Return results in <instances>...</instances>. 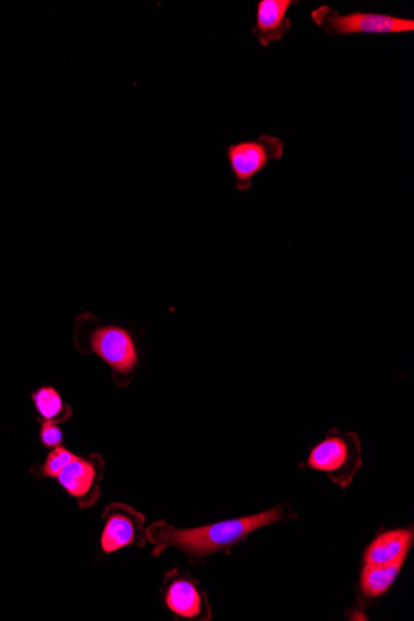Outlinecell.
I'll list each match as a JSON object with an SVG mask.
<instances>
[{
	"instance_id": "6da1fadb",
	"label": "cell",
	"mask_w": 414,
	"mask_h": 621,
	"mask_svg": "<svg viewBox=\"0 0 414 621\" xmlns=\"http://www.w3.org/2000/svg\"><path fill=\"white\" fill-rule=\"evenodd\" d=\"M297 519L288 502L251 516L226 520L218 524L196 529H175L165 521H157L146 529V540L155 546L153 556L157 557L167 548L183 552L194 566L204 564L206 557L218 552L230 554L254 531Z\"/></svg>"
},
{
	"instance_id": "7a4b0ae2",
	"label": "cell",
	"mask_w": 414,
	"mask_h": 621,
	"mask_svg": "<svg viewBox=\"0 0 414 621\" xmlns=\"http://www.w3.org/2000/svg\"><path fill=\"white\" fill-rule=\"evenodd\" d=\"M362 467L361 442L357 433L330 428L325 438L313 447L301 470L325 472L329 480L342 489L351 486Z\"/></svg>"
},
{
	"instance_id": "3957f363",
	"label": "cell",
	"mask_w": 414,
	"mask_h": 621,
	"mask_svg": "<svg viewBox=\"0 0 414 621\" xmlns=\"http://www.w3.org/2000/svg\"><path fill=\"white\" fill-rule=\"evenodd\" d=\"M310 17L313 22L320 26L328 35H384L414 32L413 19L388 14L367 12L341 14L328 6H322L314 9Z\"/></svg>"
},
{
	"instance_id": "277c9868",
	"label": "cell",
	"mask_w": 414,
	"mask_h": 621,
	"mask_svg": "<svg viewBox=\"0 0 414 621\" xmlns=\"http://www.w3.org/2000/svg\"><path fill=\"white\" fill-rule=\"evenodd\" d=\"M284 143L279 137L262 134L254 140L229 145L226 151L235 185L240 192L251 189L254 177L268 170L274 161H281Z\"/></svg>"
},
{
	"instance_id": "5b68a950",
	"label": "cell",
	"mask_w": 414,
	"mask_h": 621,
	"mask_svg": "<svg viewBox=\"0 0 414 621\" xmlns=\"http://www.w3.org/2000/svg\"><path fill=\"white\" fill-rule=\"evenodd\" d=\"M162 596L165 606L176 618L207 621L213 617L209 598L199 581L184 570L167 571Z\"/></svg>"
},
{
	"instance_id": "8992f818",
	"label": "cell",
	"mask_w": 414,
	"mask_h": 621,
	"mask_svg": "<svg viewBox=\"0 0 414 621\" xmlns=\"http://www.w3.org/2000/svg\"><path fill=\"white\" fill-rule=\"evenodd\" d=\"M105 530L101 546L105 554L126 547H142L146 542L145 518L141 512L123 504H112L105 511Z\"/></svg>"
},
{
	"instance_id": "52a82bcc",
	"label": "cell",
	"mask_w": 414,
	"mask_h": 621,
	"mask_svg": "<svg viewBox=\"0 0 414 621\" xmlns=\"http://www.w3.org/2000/svg\"><path fill=\"white\" fill-rule=\"evenodd\" d=\"M91 348L98 358L118 373L130 374L140 364V351L130 331L120 327L97 329L91 337Z\"/></svg>"
},
{
	"instance_id": "ba28073f",
	"label": "cell",
	"mask_w": 414,
	"mask_h": 621,
	"mask_svg": "<svg viewBox=\"0 0 414 621\" xmlns=\"http://www.w3.org/2000/svg\"><path fill=\"white\" fill-rule=\"evenodd\" d=\"M102 460L75 458L57 477L61 486L78 500L81 508L95 504L101 494L100 481L102 478Z\"/></svg>"
},
{
	"instance_id": "9c48e42d",
	"label": "cell",
	"mask_w": 414,
	"mask_h": 621,
	"mask_svg": "<svg viewBox=\"0 0 414 621\" xmlns=\"http://www.w3.org/2000/svg\"><path fill=\"white\" fill-rule=\"evenodd\" d=\"M299 2L295 0H261L258 3V15L252 26V33L259 39L263 47L270 46L282 39L292 29V21L288 17L290 9Z\"/></svg>"
},
{
	"instance_id": "30bf717a",
	"label": "cell",
	"mask_w": 414,
	"mask_h": 621,
	"mask_svg": "<svg viewBox=\"0 0 414 621\" xmlns=\"http://www.w3.org/2000/svg\"><path fill=\"white\" fill-rule=\"evenodd\" d=\"M413 540V527L380 532L364 551L363 565L388 566L400 559H406Z\"/></svg>"
},
{
	"instance_id": "8fae6325",
	"label": "cell",
	"mask_w": 414,
	"mask_h": 621,
	"mask_svg": "<svg viewBox=\"0 0 414 621\" xmlns=\"http://www.w3.org/2000/svg\"><path fill=\"white\" fill-rule=\"evenodd\" d=\"M406 559H400L388 566L364 565L360 577V591L364 600L382 598L396 581Z\"/></svg>"
},
{
	"instance_id": "7c38bea8",
	"label": "cell",
	"mask_w": 414,
	"mask_h": 621,
	"mask_svg": "<svg viewBox=\"0 0 414 621\" xmlns=\"http://www.w3.org/2000/svg\"><path fill=\"white\" fill-rule=\"evenodd\" d=\"M34 406L46 421L56 423L72 417V408L64 403L61 394L53 388H42L32 394Z\"/></svg>"
},
{
	"instance_id": "4fadbf2b",
	"label": "cell",
	"mask_w": 414,
	"mask_h": 621,
	"mask_svg": "<svg viewBox=\"0 0 414 621\" xmlns=\"http://www.w3.org/2000/svg\"><path fill=\"white\" fill-rule=\"evenodd\" d=\"M76 457L70 450L64 447H56L48 453L46 460L41 468V476L43 478H57L61 472L68 466Z\"/></svg>"
},
{
	"instance_id": "5bb4252c",
	"label": "cell",
	"mask_w": 414,
	"mask_h": 621,
	"mask_svg": "<svg viewBox=\"0 0 414 621\" xmlns=\"http://www.w3.org/2000/svg\"><path fill=\"white\" fill-rule=\"evenodd\" d=\"M41 440L47 448H56L62 445L64 440L63 431L58 428L57 423L54 421L43 420L41 429Z\"/></svg>"
}]
</instances>
